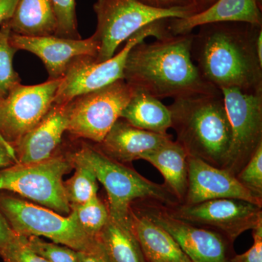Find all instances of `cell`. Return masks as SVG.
I'll return each mask as SVG.
<instances>
[{"mask_svg":"<svg viewBox=\"0 0 262 262\" xmlns=\"http://www.w3.org/2000/svg\"><path fill=\"white\" fill-rule=\"evenodd\" d=\"M199 28L193 34L191 53L202 77L220 91H262V61L256 51L262 26L220 22Z\"/></svg>","mask_w":262,"mask_h":262,"instance_id":"cell-1","label":"cell"},{"mask_svg":"<svg viewBox=\"0 0 262 262\" xmlns=\"http://www.w3.org/2000/svg\"><path fill=\"white\" fill-rule=\"evenodd\" d=\"M192 32L168 34L136 45L127 55L123 80L161 100L208 94L219 89L202 77L192 58Z\"/></svg>","mask_w":262,"mask_h":262,"instance_id":"cell-2","label":"cell"},{"mask_svg":"<svg viewBox=\"0 0 262 262\" xmlns=\"http://www.w3.org/2000/svg\"><path fill=\"white\" fill-rule=\"evenodd\" d=\"M177 141L189 157L225 168L232 127L220 90L173 99L169 105Z\"/></svg>","mask_w":262,"mask_h":262,"instance_id":"cell-3","label":"cell"},{"mask_svg":"<svg viewBox=\"0 0 262 262\" xmlns=\"http://www.w3.org/2000/svg\"><path fill=\"white\" fill-rule=\"evenodd\" d=\"M67 156L71 161L83 163L94 171L107 193L110 217L122 225L130 226L131 206L136 201L150 200L167 206L179 203L164 184L151 182L125 163L110 158L98 145L83 143Z\"/></svg>","mask_w":262,"mask_h":262,"instance_id":"cell-4","label":"cell"},{"mask_svg":"<svg viewBox=\"0 0 262 262\" xmlns=\"http://www.w3.org/2000/svg\"><path fill=\"white\" fill-rule=\"evenodd\" d=\"M64 155H53L42 161L15 163L0 168V192L15 193L61 215L71 209L63 177L73 169Z\"/></svg>","mask_w":262,"mask_h":262,"instance_id":"cell-5","label":"cell"},{"mask_svg":"<svg viewBox=\"0 0 262 262\" xmlns=\"http://www.w3.org/2000/svg\"><path fill=\"white\" fill-rule=\"evenodd\" d=\"M94 8L97 27L92 37L99 43L96 62L111 58L122 43L150 24L194 14L189 10L157 9L141 0H96Z\"/></svg>","mask_w":262,"mask_h":262,"instance_id":"cell-6","label":"cell"},{"mask_svg":"<svg viewBox=\"0 0 262 262\" xmlns=\"http://www.w3.org/2000/svg\"><path fill=\"white\" fill-rule=\"evenodd\" d=\"M168 20H158L138 31L127 39L121 51L106 61L96 62V58L92 56L75 58L61 80L53 103L70 102L82 95L123 80L124 68L129 52L146 38L158 39L170 34L167 25Z\"/></svg>","mask_w":262,"mask_h":262,"instance_id":"cell-7","label":"cell"},{"mask_svg":"<svg viewBox=\"0 0 262 262\" xmlns=\"http://www.w3.org/2000/svg\"><path fill=\"white\" fill-rule=\"evenodd\" d=\"M0 212L15 233L47 237L77 251L91 247L96 238L81 228L73 212L67 216L0 192Z\"/></svg>","mask_w":262,"mask_h":262,"instance_id":"cell-8","label":"cell"},{"mask_svg":"<svg viewBox=\"0 0 262 262\" xmlns=\"http://www.w3.org/2000/svg\"><path fill=\"white\" fill-rule=\"evenodd\" d=\"M134 89L124 80L82 95L70 102L67 132L100 144L121 117Z\"/></svg>","mask_w":262,"mask_h":262,"instance_id":"cell-9","label":"cell"},{"mask_svg":"<svg viewBox=\"0 0 262 262\" xmlns=\"http://www.w3.org/2000/svg\"><path fill=\"white\" fill-rule=\"evenodd\" d=\"M134 211L149 217L168 231L192 262H232L233 243L212 229L172 216L165 205L155 201H136Z\"/></svg>","mask_w":262,"mask_h":262,"instance_id":"cell-10","label":"cell"},{"mask_svg":"<svg viewBox=\"0 0 262 262\" xmlns=\"http://www.w3.org/2000/svg\"><path fill=\"white\" fill-rule=\"evenodd\" d=\"M165 206L172 216L214 230L232 243L262 223V206L243 200L224 198L196 204L177 203Z\"/></svg>","mask_w":262,"mask_h":262,"instance_id":"cell-11","label":"cell"},{"mask_svg":"<svg viewBox=\"0 0 262 262\" xmlns=\"http://www.w3.org/2000/svg\"><path fill=\"white\" fill-rule=\"evenodd\" d=\"M221 91L232 127V142L224 169L236 176L262 144V91Z\"/></svg>","mask_w":262,"mask_h":262,"instance_id":"cell-12","label":"cell"},{"mask_svg":"<svg viewBox=\"0 0 262 262\" xmlns=\"http://www.w3.org/2000/svg\"><path fill=\"white\" fill-rule=\"evenodd\" d=\"M61 80L34 85L20 83L0 99V134L10 146L13 148L46 116L54 103Z\"/></svg>","mask_w":262,"mask_h":262,"instance_id":"cell-13","label":"cell"},{"mask_svg":"<svg viewBox=\"0 0 262 262\" xmlns=\"http://www.w3.org/2000/svg\"><path fill=\"white\" fill-rule=\"evenodd\" d=\"M10 42L17 50L30 52L40 58L46 66L48 80H61L69 66L80 56L96 58L99 43L91 37L88 39H65L56 36L25 37L12 33Z\"/></svg>","mask_w":262,"mask_h":262,"instance_id":"cell-14","label":"cell"},{"mask_svg":"<svg viewBox=\"0 0 262 262\" xmlns=\"http://www.w3.org/2000/svg\"><path fill=\"white\" fill-rule=\"evenodd\" d=\"M188 187L184 204L232 198L262 206V199L245 188L236 176L196 158H188Z\"/></svg>","mask_w":262,"mask_h":262,"instance_id":"cell-15","label":"cell"},{"mask_svg":"<svg viewBox=\"0 0 262 262\" xmlns=\"http://www.w3.org/2000/svg\"><path fill=\"white\" fill-rule=\"evenodd\" d=\"M69 119L70 102L53 103L42 120L13 146L17 163H37L54 155L68 128Z\"/></svg>","mask_w":262,"mask_h":262,"instance_id":"cell-16","label":"cell"},{"mask_svg":"<svg viewBox=\"0 0 262 262\" xmlns=\"http://www.w3.org/2000/svg\"><path fill=\"white\" fill-rule=\"evenodd\" d=\"M220 22H239L262 26L261 0H218L209 8L183 18L168 20L172 34H186L196 27Z\"/></svg>","mask_w":262,"mask_h":262,"instance_id":"cell-17","label":"cell"},{"mask_svg":"<svg viewBox=\"0 0 262 262\" xmlns=\"http://www.w3.org/2000/svg\"><path fill=\"white\" fill-rule=\"evenodd\" d=\"M171 139L169 134L161 135L142 130L120 118L103 141L96 144L110 158L125 163L141 160L143 155L154 151Z\"/></svg>","mask_w":262,"mask_h":262,"instance_id":"cell-18","label":"cell"},{"mask_svg":"<svg viewBox=\"0 0 262 262\" xmlns=\"http://www.w3.org/2000/svg\"><path fill=\"white\" fill-rule=\"evenodd\" d=\"M130 227L146 262H192L168 231L133 208Z\"/></svg>","mask_w":262,"mask_h":262,"instance_id":"cell-19","label":"cell"},{"mask_svg":"<svg viewBox=\"0 0 262 262\" xmlns=\"http://www.w3.org/2000/svg\"><path fill=\"white\" fill-rule=\"evenodd\" d=\"M188 158L189 155L177 141H168L154 151L143 155L146 160L163 175L164 185L182 203L188 187Z\"/></svg>","mask_w":262,"mask_h":262,"instance_id":"cell-20","label":"cell"},{"mask_svg":"<svg viewBox=\"0 0 262 262\" xmlns=\"http://www.w3.org/2000/svg\"><path fill=\"white\" fill-rule=\"evenodd\" d=\"M8 23L12 33L25 37L55 36L58 28L52 0H18Z\"/></svg>","mask_w":262,"mask_h":262,"instance_id":"cell-21","label":"cell"},{"mask_svg":"<svg viewBox=\"0 0 262 262\" xmlns=\"http://www.w3.org/2000/svg\"><path fill=\"white\" fill-rule=\"evenodd\" d=\"M120 118L133 126L161 135L168 134V129L172 126L168 106L161 100L141 90L134 89V94L122 110Z\"/></svg>","mask_w":262,"mask_h":262,"instance_id":"cell-22","label":"cell"},{"mask_svg":"<svg viewBox=\"0 0 262 262\" xmlns=\"http://www.w3.org/2000/svg\"><path fill=\"white\" fill-rule=\"evenodd\" d=\"M95 238L110 262H146L130 226L122 225L110 217Z\"/></svg>","mask_w":262,"mask_h":262,"instance_id":"cell-23","label":"cell"},{"mask_svg":"<svg viewBox=\"0 0 262 262\" xmlns=\"http://www.w3.org/2000/svg\"><path fill=\"white\" fill-rule=\"evenodd\" d=\"M75 173L67 182L64 189L70 206H77L87 203L98 195V180L96 175L88 165L72 162Z\"/></svg>","mask_w":262,"mask_h":262,"instance_id":"cell-24","label":"cell"},{"mask_svg":"<svg viewBox=\"0 0 262 262\" xmlns=\"http://www.w3.org/2000/svg\"><path fill=\"white\" fill-rule=\"evenodd\" d=\"M70 209L81 228L94 238L102 230L110 218L108 205L105 204L98 195L84 204L71 206Z\"/></svg>","mask_w":262,"mask_h":262,"instance_id":"cell-25","label":"cell"},{"mask_svg":"<svg viewBox=\"0 0 262 262\" xmlns=\"http://www.w3.org/2000/svg\"><path fill=\"white\" fill-rule=\"evenodd\" d=\"M8 21L0 26V99L6 97L10 91L20 83L18 73L13 68V57L18 51L10 42Z\"/></svg>","mask_w":262,"mask_h":262,"instance_id":"cell-26","label":"cell"},{"mask_svg":"<svg viewBox=\"0 0 262 262\" xmlns=\"http://www.w3.org/2000/svg\"><path fill=\"white\" fill-rule=\"evenodd\" d=\"M23 237L31 249L49 262H79V253L76 250L56 243L46 242L36 236Z\"/></svg>","mask_w":262,"mask_h":262,"instance_id":"cell-27","label":"cell"},{"mask_svg":"<svg viewBox=\"0 0 262 262\" xmlns=\"http://www.w3.org/2000/svg\"><path fill=\"white\" fill-rule=\"evenodd\" d=\"M57 24L56 37L80 39L76 15L75 0H52Z\"/></svg>","mask_w":262,"mask_h":262,"instance_id":"cell-28","label":"cell"},{"mask_svg":"<svg viewBox=\"0 0 262 262\" xmlns=\"http://www.w3.org/2000/svg\"><path fill=\"white\" fill-rule=\"evenodd\" d=\"M236 177L245 188L262 199V144Z\"/></svg>","mask_w":262,"mask_h":262,"instance_id":"cell-29","label":"cell"},{"mask_svg":"<svg viewBox=\"0 0 262 262\" xmlns=\"http://www.w3.org/2000/svg\"><path fill=\"white\" fill-rule=\"evenodd\" d=\"M1 258L4 262H49L27 246L24 237L17 234Z\"/></svg>","mask_w":262,"mask_h":262,"instance_id":"cell-30","label":"cell"},{"mask_svg":"<svg viewBox=\"0 0 262 262\" xmlns=\"http://www.w3.org/2000/svg\"><path fill=\"white\" fill-rule=\"evenodd\" d=\"M252 231L253 246L243 254H234L232 262H262V223Z\"/></svg>","mask_w":262,"mask_h":262,"instance_id":"cell-31","label":"cell"},{"mask_svg":"<svg viewBox=\"0 0 262 262\" xmlns=\"http://www.w3.org/2000/svg\"><path fill=\"white\" fill-rule=\"evenodd\" d=\"M144 4L151 8L161 10H189L194 14L196 10L192 0H141Z\"/></svg>","mask_w":262,"mask_h":262,"instance_id":"cell-32","label":"cell"},{"mask_svg":"<svg viewBox=\"0 0 262 262\" xmlns=\"http://www.w3.org/2000/svg\"><path fill=\"white\" fill-rule=\"evenodd\" d=\"M78 253L79 262H110L96 239L91 247L84 251H78Z\"/></svg>","mask_w":262,"mask_h":262,"instance_id":"cell-33","label":"cell"},{"mask_svg":"<svg viewBox=\"0 0 262 262\" xmlns=\"http://www.w3.org/2000/svg\"><path fill=\"white\" fill-rule=\"evenodd\" d=\"M16 236L17 234L0 212V257Z\"/></svg>","mask_w":262,"mask_h":262,"instance_id":"cell-34","label":"cell"},{"mask_svg":"<svg viewBox=\"0 0 262 262\" xmlns=\"http://www.w3.org/2000/svg\"><path fill=\"white\" fill-rule=\"evenodd\" d=\"M18 2V0H0V26L13 16Z\"/></svg>","mask_w":262,"mask_h":262,"instance_id":"cell-35","label":"cell"},{"mask_svg":"<svg viewBox=\"0 0 262 262\" xmlns=\"http://www.w3.org/2000/svg\"><path fill=\"white\" fill-rule=\"evenodd\" d=\"M15 163H17V158L15 152L0 141V168L10 166Z\"/></svg>","mask_w":262,"mask_h":262,"instance_id":"cell-36","label":"cell"},{"mask_svg":"<svg viewBox=\"0 0 262 262\" xmlns=\"http://www.w3.org/2000/svg\"><path fill=\"white\" fill-rule=\"evenodd\" d=\"M217 1L218 0H192L196 13L205 11Z\"/></svg>","mask_w":262,"mask_h":262,"instance_id":"cell-37","label":"cell"},{"mask_svg":"<svg viewBox=\"0 0 262 262\" xmlns=\"http://www.w3.org/2000/svg\"><path fill=\"white\" fill-rule=\"evenodd\" d=\"M0 141H1L2 143H3V144H4L5 145L7 146V147L9 148L11 151H13V152H15L14 149H13L11 146H10L9 144H8V143H7L6 141L4 140V139H3V136H1V134H0Z\"/></svg>","mask_w":262,"mask_h":262,"instance_id":"cell-38","label":"cell"}]
</instances>
